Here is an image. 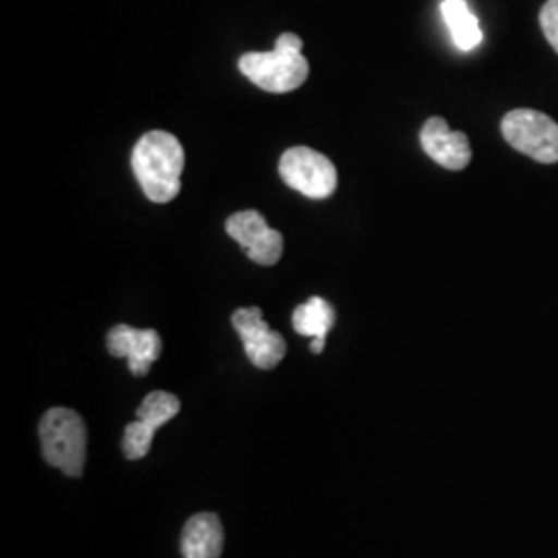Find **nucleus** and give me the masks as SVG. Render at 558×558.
I'll return each mask as SVG.
<instances>
[{"instance_id": "nucleus-7", "label": "nucleus", "mask_w": 558, "mask_h": 558, "mask_svg": "<svg viewBox=\"0 0 558 558\" xmlns=\"http://www.w3.org/2000/svg\"><path fill=\"white\" fill-rule=\"evenodd\" d=\"M232 327L242 339L246 356L260 371L276 368L286 356V339L265 323L259 306L234 311Z\"/></svg>"}, {"instance_id": "nucleus-2", "label": "nucleus", "mask_w": 558, "mask_h": 558, "mask_svg": "<svg viewBox=\"0 0 558 558\" xmlns=\"http://www.w3.org/2000/svg\"><path fill=\"white\" fill-rule=\"evenodd\" d=\"M242 75L269 94H288L308 80V60L296 34H281L271 52H246L239 60Z\"/></svg>"}, {"instance_id": "nucleus-1", "label": "nucleus", "mask_w": 558, "mask_h": 558, "mask_svg": "<svg viewBox=\"0 0 558 558\" xmlns=\"http://www.w3.org/2000/svg\"><path fill=\"white\" fill-rule=\"evenodd\" d=\"M131 163L147 199L168 203L179 197L184 149L174 135L166 131L145 133L133 149Z\"/></svg>"}, {"instance_id": "nucleus-6", "label": "nucleus", "mask_w": 558, "mask_h": 558, "mask_svg": "<svg viewBox=\"0 0 558 558\" xmlns=\"http://www.w3.org/2000/svg\"><path fill=\"white\" fill-rule=\"evenodd\" d=\"M179 412L180 399L174 393L154 391L143 399V403L137 410V420L124 428L122 451L126 459L137 461V459L145 458L151 449L154 435L166 422L179 416Z\"/></svg>"}, {"instance_id": "nucleus-4", "label": "nucleus", "mask_w": 558, "mask_h": 558, "mask_svg": "<svg viewBox=\"0 0 558 558\" xmlns=\"http://www.w3.org/2000/svg\"><path fill=\"white\" fill-rule=\"evenodd\" d=\"M500 131L519 154L539 163H557L558 124L548 114L532 108L511 110L500 122Z\"/></svg>"}, {"instance_id": "nucleus-3", "label": "nucleus", "mask_w": 558, "mask_h": 558, "mask_svg": "<svg viewBox=\"0 0 558 558\" xmlns=\"http://www.w3.org/2000/svg\"><path fill=\"white\" fill-rule=\"evenodd\" d=\"M44 459L71 478H80L87 459V428L80 412L52 408L40 420Z\"/></svg>"}, {"instance_id": "nucleus-5", "label": "nucleus", "mask_w": 558, "mask_h": 558, "mask_svg": "<svg viewBox=\"0 0 558 558\" xmlns=\"http://www.w3.org/2000/svg\"><path fill=\"white\" fill-rule=\"evenodd\" d=\"M281 180L308 199H327L338 189L333 161L311 147H292L279 160Z\"/></svg>"}, {"instance_id": "nucleus-10", "label": "nucleus", "mask_w": 558, "mask_h": 558, "mask_svg": "<svg viewBox=\"0 0 558 558\" xmlns=\"http://www.w3.org/2000/svg\"><path fill=\"white\" fill-rule=\"evenodd\" d=\"M420 143L426 156L447 170H463L472 161V145L465 133L451 131L447 120L433 117L420 131Z\"/></svg>"}, {"instance_id": "nucleus-14", "label": "nucleus", "mask_w": 558, "mask_h": 558, "mask_svg": "<svg viewBox=\"0 0 558 558\" xmlns=\"http://www.w3.org/2000/svg\"><path fill=\"white\" fill-rule=\"evenodd\" d=\"M539 25L548 44L558 52V0H548L539 11Z\"/></svg>"}, {"instance_id": "nucleus-11", "label": "nucleus", "mask_w": 558, "mask_h": 558, "mask_svg": "<svg viewBox=\"0 0 558 558\" xmlns=\"http://www.w3.org/2000/svg\"><path fill=\"white\" fill-rule=\"evenodd\" d=\"M184 558H220L223 553V525L216 513H197L184 523L180 536Z\"/></svg>"}, {"instance_id": "nucleus-9", "label": "nucleus", "mask_w": 558, "mask_h": 558, "mask_svg": "<svg viewBox=\"0 0 558 558\" xmlns=\"http://www.w3.org/2000/svg\"><path fill=\"white\" fill-rule=\"evenodd\" d=\"M106 348L114 359H126L135 377H145L160 359L161 338L156 329H135L122 323L108 331Z\"/></svg>"}, {"instance_id": "nucleus-13", "label": "nucleus", "mask_w": 558, "mask_h": 558, "mask_svg": "<svg viewBox=\"0 0 558 558\" xmlns=\"http://www.w3.org/2000/svg\"><path fill=\"white\" fill-rule=\"evenodd\" d=\"M292 325H294L296 333L304 338L327 339V333L336 325V311L327 300L313 296L294 311Z\"/></svg>"}, {"instance_id": "nucleus-12", "label": "nucleus", "mask_w": 558, "mask_h": 558, "mask_svg": "<svg viewBox=\"0 0 558 558\" xmlns=\"http://www.w3.org/2000/svg\"><path fill=\"white\" fill-rule=\"evenodd\" d=\"M440 13H442V20L447 23L453 41L461 52H470L478 46L482 41L478 20L470 11L465 0H442Z\"/></svg>"}, {"instance_id": "nucleus-8", "label": "nucleus", "mask_w": 558, "mask_h": 558, "mask_svg": "<svg viewBox=\"0 0 558 558\" xmlns=\"http://www.w3.org/2000/svg\"><path fill=\"white\" fill-rule=\"evenodd\" d=\"M226 232L246 251L248 259L257 265L271 267L281 259L283 236L269 228L265 218L255 209H244L226 221Z\"/></svg>"}]
</instances>
